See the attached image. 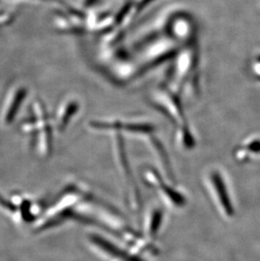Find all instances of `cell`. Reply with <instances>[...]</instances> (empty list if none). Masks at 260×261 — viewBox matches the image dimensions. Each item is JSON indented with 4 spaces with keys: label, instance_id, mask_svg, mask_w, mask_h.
Listing matches in <instances>:
<instances>
[{
    "label": "cell",
    "instance_id": "cell-9",
    "mask_svg": "<svg viewBox=\"0 0 260 261\" xmlns=\"http://www.w3.org/2000/svg\"><path fill=\"white\" fill-rule=\"evenodd\" d=\"M177 140L179 145L186 150H190V149L194 147V144H195L194 136L189 130L188 124L179 126V129L177 132Z\"/></svg>",
    "mask_w": 260,
    "mask_h": 261
},
{
    "label": "cell",
    "instance_id": "cell-5",
    "mask_svg": "<svg viewBox=\"0 0 260 261\" xmlns=\"http://www.w3.org/2000/svg\"><path fill=\"white\" fill-rule=\"evenodd\" d=\"M90 241L101 254L110 259H118V261H142L139 257L135 256L136 254H130L123 251L102 237L91 235L90 236Z\"/></svg>",
    "mask_w": 260,
    "mask_h": 261
},
{
    "label": "cell",
    "instance_id": "cell-3",
    "mask_svg": "<svg viewBox=\"0 0 260 261\" xmlns=\"http://www.w3.org/2000/svg\"><path fill=\"white\" fill-rule=\"evenodd\" d=\"M209 186L213 194L214 200L218 204L221 213L226 217H233L234 208L229 197L228 191L221 173L212 171L208 177Z\"/></svg>",
    "mask_w": 260,
    "mask_h": 261
},
{
    "label": "cell",
    "instance_id": "cell-1",
    "mask_svg": "<svg viewBox=\"0 0 260 261\" xmlns=\"http://www.w3.org/2000/svg\"><path fill=\"white\" fill-rule=\"evenodd\" d=\"M117 134V133H116ZM114 144V153H115L116 161L118 165V169L121 175L123 176L125 182L126 193L128 196V202L134 209H140V197L139 190H138L135 179L132 176V172L130 171L125 149L123 147V141L120 133L118 132L113 139Z\"/></svg>",
    "mask_w": 260,
    "mask_h": 261
},
{
    "label": "cell",
    "instance_id": "cell-7",
    "mask_svg": "<svg viewBox=\"0 0 260 261\" xmlns=\"http://www.w3.org/2000/svg\"><path fill=\"white\" fill-rule=\"evenodd\" d=\"M163 220V212L159 208L151 210L145 223V232L149 239H155L159 232Z\"/></svg>",
    "mask_w": 260,
    "mask_h": 261
},
{
    "label": "cell",
    "instance_id": "cell-6",
    "mask_svg": "<svg viewBox=\"0 0 260 261\" xmlns=\"http://www.w3.org/2000/svg\"><path fill=\"white\" fill-rule=\"evenodd\" d=\"M92 128L98 130L126 131L133 134H152L154 126L146 123H123V122H93Z\"/></svg>",
    "mask_w": 260,
    "mask_h": 261
},
{
    "label": "cell",
    "instance_id": "cell-4",
    "mask_svg": "<svg viewBox=\"0 0 260 261\" xmlns=\"http://www.w3.org/2000/svg\"><path fill=\"white\" fill-rule=\"evenodd\" d=\"M27 88L21 85H15L9 90L1 112L4 123L9 124L12 122L27 96Z\"/></svg>",
    "mask_w": 260,
    "mask_h": 261
},
{
    "label": "cell",
    "instance_id": "cell-10",
    "mask_svg": "<svg viewBox=\"0 0 260 261\" xmlns=\"http://www.w3.org/2000/svg\"><path fill=\"white\" fill-rule=\"evenodd\" d=\"M12 15L8 13H0V27L6 25L12 20Z\"/></svg>",
    "mask_w": 260,
    "mask_h": 261
},
{
    "label": "cell",
    "instance_id": "cell-11",
    "mask_svg": "<svg viewBox=\"0 0 260 261\" xmlns=\"http://www.w3.org/2000/svg\"><path fill=\"white\" fill-rule=\"evenodd\" d=\"M21 1H29V2L37 3L50 2V0H21Z\"/></svg>",
    "mask_w": 260,
    "mask_h": 261
},
{
    "label": "cell",
    "instance_id": "cell-8",
    "mask_svg": "<svg viewBox=\"0 0 260 261\" xmlns=\"http://www.w3.org/2000/svg\"><path fill=\"white\" fill-rule=\"evenodd\" d=\"M78 109L79 104L73 100H69L62 104V106L59 109V116H58V120L60 126L59 128H65L72 117L78 112Z\"/></svg>",
    "mask_w": 260,
    "mask_h": 261
},
{
    "label": "cell",
    "instance_id": "cell-2",
    "mask_svg": "<svg viewBox=\"0 0 260 261\" xmlns=\"http://www.w3.org/2000/svg\"><path fill=\"white\" fill-rule=\"evenodd\" d=\"M144 176L145 182L157 190L168 206L178 209L186 204V199L184 195L163 182L159 173H157L155 170L148 168L144 172Z\"/></svg>",
    "mask_w": 260,
    "mask_h": 261
}]
</instances>
